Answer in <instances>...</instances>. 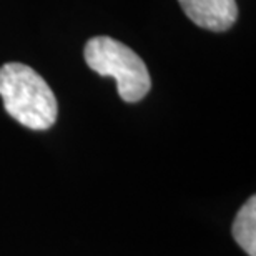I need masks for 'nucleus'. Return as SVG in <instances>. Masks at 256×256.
Instances as JSON below:
<instances>
[{"mask_svg":"<svg viewBox=\"0 0 256 256\" xmlns=\"http://www.w3.org/2000/svg\"><path fill=\"white\" fill-rule=\"evenodd\" d=\"M233 238L246 254L256 256V198L252 196L234 216Z\"/></svg>","mask_w":256,"mask_h":256,"instance_id":"obj_4","label":"nucleus"},{"mask_svg":"<svg viewBox=\"0 0 256 256\" xmlns=\"http://www.w3.org/2000/svg\"><path fill=\"white\" fill-rule=\"evenodd\" d=\"M0 96L5 112L30 130H48L58 115L52 88L34 68L24 64H5L0 68Z\"/></svg>","mask_w":256,"mask_h":256,"instance_id":"obj_1","label":"nucleus"},{"mask_svg":"<svg viewBox=\"0 0 256 256\" xmlns=\"http://www.w3.org/2000/svg\"><path fill=\"white\" fill-rule=\"evenodd\" d=\"M186 17L198 27L224 32L238 18L236 0H178Z\"/></svg>","mask_w":256,"mask_h":256,"instance_id":"obj_3","label":"nucleus"},{"mask_svg":"<svg viewBox=\"0 0 256 256\" xmlns=\"http://www.w3.org/2000/svg\"><path fill=\"white\" fill-rule=\"evenodd\" d=\"M86 65L102 76H114L118 95L128 104L145 98L152 78L145 62L125 44L110 37H94L85 45Z\"/></svg>","mask_w":256,"mask_h":256,"instance_id":"obj_2","label":"nucleus"}]
</instances>
